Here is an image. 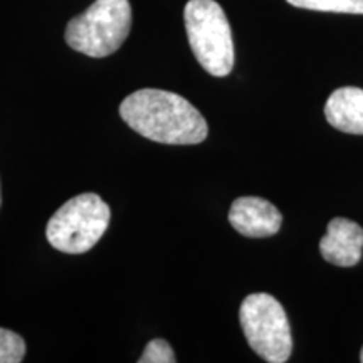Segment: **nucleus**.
Returning a JSON list of instances; mask_svg holds the SVG:
<instances>
[{
    "label": "nucleus",
    "instance_id": "1",
    "mask_svg": "<svg viewBox=\"0 0 363 363\" xmlns=\"http://www.w3.org/2000/svg\"><path fill=\"white\" fill-rule=\"evenodd\" d=\"M120 115L131 130L157 143L197 145L208 133L201 111L172 91H135L120 104Z\"/></svg>",
    "mask_w": 363,
    "mask_h": 363
},
{
    "label": "nucleus",
    "instance_id": "2",
    "mask_svg": "<svg viewBox=\"0 0 363 363\" xmlns=\"http://www.w3.org/2000/svg\"><path fill=\"white\" fill-rule=\"evenodd\" d=\"M130 29L128 0H94L83 13L69 21L66 43L89 57H106L121 48Z\"/></svg>",
    "mask_w": 363,
    "mask_h": 363
},
{
    "label": "nucleus",
    "instance_id": "3",
    "mask_svg": "<svg viewBox=\"0 0 363 363\" xmlns=\"http://www.w3.org/2000/svg\"><path fill=\"white\" fill-rule=\"evenodd\" d=\"M185 29L194 56L208 74L224 78L234 67V43L229 21L216 0H189Z\"/></svg>",
    "mask_w": 363,
    "mask_h": 363
},
{
    "label": "nucleus",
    "instance_id": "4",
    "mask_svg": "<svg viewBox=\"0 0 363 363\" xmlns=\"http://www.w3.org/2000/svg\"><path fill=\"white\" fill-rule=\"evenodd\" d=\"M110 219V207L99 195L81 194L57 208L45 227V238L57 251L83 254L96 246Z\"/></svg>",
    "mask_w": 363,
    "mask_h": 363
},
{
    "label": "nucleus",
    "instance_id": "5",
    "mask_svg": "<svg viewBox=\"0 0 363 363\" xmlns=\"http://www.w3.org/2000/svg\"><path fill=\"white\" fill-rule=\"evenodd\" d=\"M239 321L249 347L269 363H284L291 357V326L284 308L267 293H254L244 299Z\"/></svg>",
    "mask_w": 363,
    "mask_h": 363
},
{
    "label": "nucleus",
    "instance_id": "6",
    "mask_svg": "<svg viewBox=\"0 0 363 363\" xmlns=\"http://www.w3.org/2000/svg\"><path fill=\"white\" fill-rule=\"evenodd\" d=\"M229 222L246 238H269L279 233L283 216L266 199L239 197L230 206Z\"/></svg>",
    "mask_w": 363,
    "mask_h": 363
},
{
    "label": "nucleus",
    "instance_id": "7",
    "mask_svg": "<svg viewBox=\"0 0 363 363\" xmlns=\"http://www.w3.org/2000/svg\"><path fill=\"white\" fill-rule=\"evenodd\" d=\"M320 252L325 261L340 267H352L362 259L363 229L357 222L335 217L320 240Z\"/></svg>",
    "mask_w": 363,
    "mask_h": 363
},
{
    "label": "nucleus",
    "instance_id": "8",
    "mask_svg": "<svg viewBox=\"0 0 363 363\" xmlns=\"http://www.w3.org/2000/svg\"><path fill=\"white\" fill-rule=\"evenodd\" d=\"M325 116L343 133L363 135V89L345 86L333 91L325 104Z\"/></svg>",
    "mask_w": 363,
    "mask_h": 363
},
{
    "label": "nucleus",
    "instance_id": "9",
    "mask_svg": "<svg viewBox=\"0 0 363 363\" xmlns=\"http://www.w3.org/2000/svg\"><path fill=\"white\" fill-rule=\"evenodd\" d=\"M293 7L318 12L363 13V0H286Z\"/></svg>",
    "mask_w": 363,
    "mask_h": 363
},
{
    "label": "nucleus",
    "instance_id": "10",
    "mask_svg": "<svg viewBox=\"0 0 363 363\" xmlns=\"http://www.w3.org/2000/svg\"><path fill=\"white\" fill-rule=\"evenodd\" d=\"M26 355V342L11 330L0 328V363H21Z\"/></svg>",
    "mask_w": 363,
    "mask_h": 363
},
{
    "label": "nucleus",
    "instance_id": "11",
    "mask_svg": "<svg viewBox=\"0 0 363 363\" xmlns=\"http://www.w3.org/2000/svg\"><path fill=\"white\" fill-rule=\"evenodd\" d=\"M140 363H175V353L165 340H152L145 348L143 355L140 357Z\"/></svg>",
    "mask_w": 363,
    "mask_h": 363
},
{
    "label": "nucleus",
    "instance_id": "12",
    "mask_svg": "<svg viewBox=\"0 0 363 363\" xmlns=\"http://www.w3.org/2000/svg\"><path fill=\"white\" fill-rule=\"evenodd\" d=\"M360 362L363 363V348H362V352H360Z\"/></svg>",
    "mask_w": 363,
    "mask_h": 363
}]
</instances>
